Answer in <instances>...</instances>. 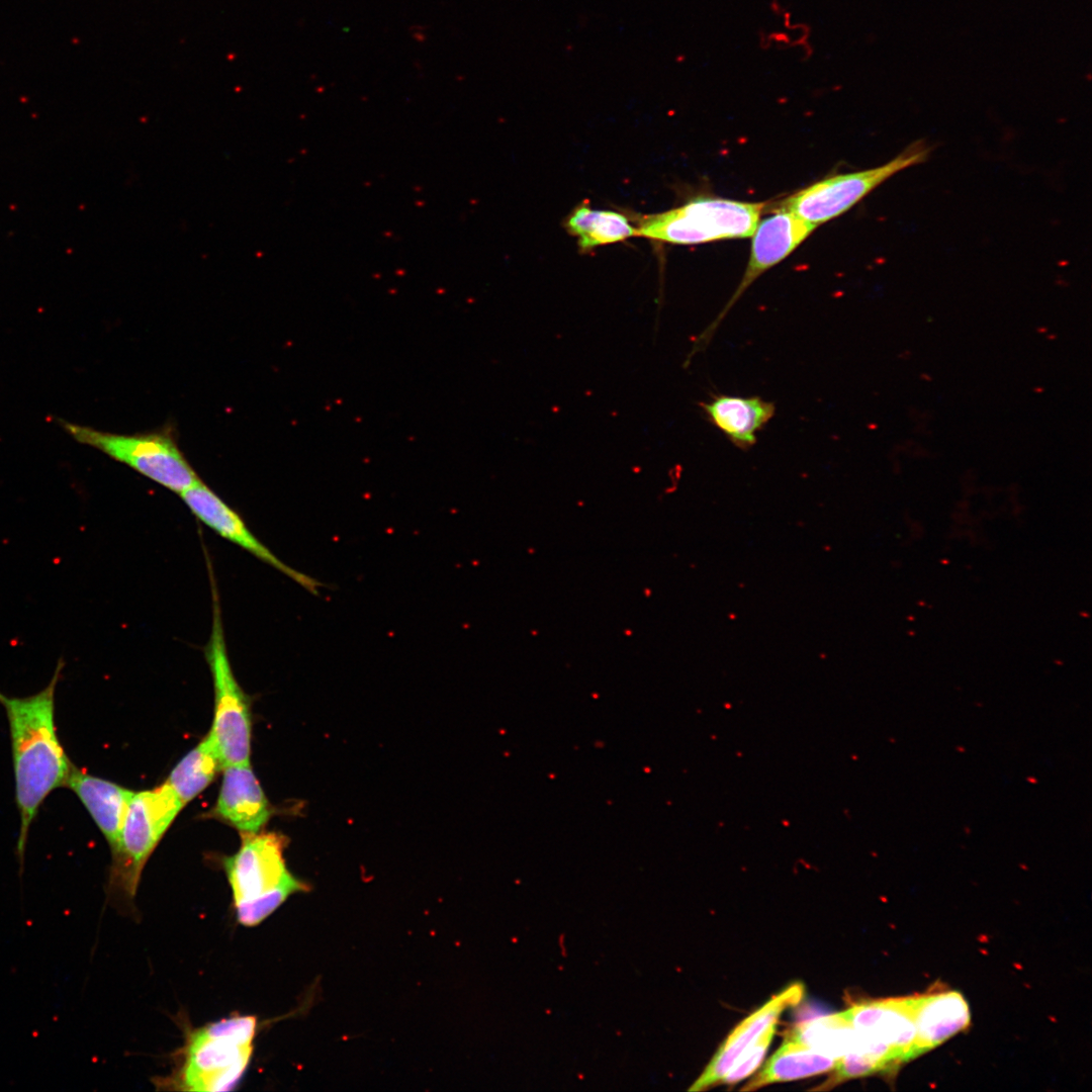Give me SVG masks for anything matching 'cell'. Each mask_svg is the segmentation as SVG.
<instances>
[{
    "instance_id": "cell-18",
    "label": "cell",
    "mask_w": 1092,
    "mask_h": 1092,
    "mask_svg": "<svg viewBox=\"0 0 1092 1092\" xmlns=\"http://www.w3.org/2000/svg\"><path fill=\"white\" fill-rule=\"evenodd\" d=\"M836 1060L802 1043L785 1039L762 1069L741 1088L752 1091L774 1083L812 1077L833 1069Z\"/></svg>"
},
{
    "instance_id": "cell-1",
    "label": "cell",
    "mask_w": 1092,
    "mask_h": 1092,
    "mask_svg": "<svg viewBox=\"0 0 1092 1092\" xmlns=\"http://www.w3.org/2000/svg\"><path fill=\"white\" fill-rule=\"evenodd\" d=\"M65 666L60 657L50 682L36 694L8 697L0 692L10 733L15 801L20 817L16 854L22 869L28 831L39 807L56 789L66 787L75 765L58 736L55 693Z\"/></svg>"
},
{
    "instance_id": "cell-9",
    "label": "cell",
    "mask_w": 1092,
    "mask_h": 1092,
    "mask_svg": "<svg viewBox=\"0 0 1092 1092\" xmlns=\"http://www.w3.org/2000/svg\"><path fill=\"white\" fill-rule=\"evenodd\" d=\"M817 226L793 212L776 209L774 214L757 223L752 234L749 260L743 276L730 299L707 328L699 334L684 362L705 351L725 316L748 287L765 271L779 264L795 251Z\"/></svg>"
},
{
    "instance_id": "cell-3",
    "label": "cell",
    "mask_w": 1092,
    "mask_h": 1092,
    "mask_svg": "<svg viewBox=\"0 0 1092 1092\" xmlns=\"http://www.w3.org/2000/svg\"><path fill=\"white\" fill-rule=\"evenodd\" d=\"M256 1032L253 1015H236L197 1028L187 1039L174 1084L179 1090L195 1092L233 1090L249 1067Z\"/></svg>"
},
{
    "instance_id": "cell-20",
    "label": "cell",
    "mask_w": 1092,
    "mask_h": 1092,
    "mask_svg": "<svg viewBox=\"0 0 1092 1092\" xmlns=\"http://www.w3.org/2000/svg\"><path fill=\"white\" fill-rule=\"evenodd\" d=\"M220 769L221 762L206 735L175 765L165 783L185 805L198 796Z\"/></svg>"
},
{
    "instance_id": "cell-8",
    "label": "cell",
    "mask_w": 1092,
    "mask_h": 1092,
    "mask_svg": "<svg viewBox=\"0 0 1092 1092\" xmlns=\"http://www.w3.org/2000/svg\"><path fill=\"white\" fill-rule=\"evenodd\" d=\"M183 806L166 783L133 793L112 851L111 883L127 897H134L148 857Z\"/></svg>"
},
{
    "instance_id": "cell-11",
    "label": "cell",
    "mask_w": 1092,
    "mask_h": 1092,
    "mask_svg": "<svg viewBox=\"0 0 1092 1092\" xmlns=\"http://www.w3.org/2000/svg\"><path fill=\"white\" fill-rule=\"evenodd\" d=\"M842 1012L856 1030L890 1048L901 1063L916 1058L912 996L863 1001Z\"/></svg>"
},
{
    "instance_id": "cell-5",
    "label": "cell",
    "mask_w": 1092,
    "mask_h": 1092,
    "mask_svg": "<svg viewBox=\"0 0 1092 1092\" xmlns=\"http://www.w3.org/2000/svg\"><path fill=\"white\" fill-rule=\"evenodd\" d=\"M58 424L77 442L103 452L174 492L181 493L201 480L169 431L124 435L65 420H58Z\"/></svg>"
},
{
    "instance_id": "cell-2",
    "label": "cell",
    "mask_w": 1092,
    "mask_h": 1092,
    "mask_svg": "<svg viewBox=\"0 0 1092 1092\" xmlns=\"http://www.w3.org/2000/svg\"><path fill=\"white\" fill-rule=\"evenodd\" d=\"M286 839L275 832L242 833V844L223 867L238 921L252 927L263 922L289 896L306 890L286 868Z\"/></svg>"
},
{
    "instance_id": "cell-10",
    "label": "cell",
    "mask_w": 1092,
    "mask_h": 1092,
    "mask_svg": "<svg viewBox=\"0 0 1092 1092\" xmlns=\"http://www.w3.org/2000/svg\"><path fill=\"white\" fill-rule=\"evenodd\" d=\"M191 513L221 537L239 545L260 560L283 572L313 595L325 584L304 573L298 572L277 558L254 534L239 514L228 506L203 481L180 493Z\"/></svg>"
},
{
    "instance_id": "cell-13",
    "label": "cell",
    "mask_w": 1092,
    "mask_h": 1092,
    "mask_svg": "<svg viewBox=\"0 0 1092 1092\" xmlns=\"http://www.w3.org/2000/svg\"><path fill=\"white\" fill-rule=\"evenodd\" d=\"M222 781L212 815L241 833H256L269 820L272 809L250 763L222 768Z\"/></svg>"
},
{
    "instance_id": "cell-21",
    "label": "cell",
    "mask_w": 1092,
    "mask_h": 1092,
    "mask_svg": "<svg viewBox=\"0 0 1092 1092\" xmlns=\"http://www.w3.org/2000/svg\"><path fill=\"white\" fill-rule=\"evenodd\" d=\"M901 1064L895 1053L884 1044L854 1051L836 1059L832 1074L817 1089H830L847 1080L891 1071Z\"/></svg>"
},
{
    "instance_id": "cell-15",
    "label": "cell",
    "mask_w": 1092,
    "mask_h": 1092,
    "mask_svg": "<svg viewBox=\"0 0 1092 1092\" xmlns=\"http://www.w3.org/2000/svg\"><path fill=\"white\" fill-rule=\"evenodd\" d=\"M916 1030V1057L963 1031L971 1022L968 1002L957 991L912 996Z\"/></svg>"
},
{
    "instance_id": "cell-22",
    "label": "cell",
    "mask_w": 1092,
    "mask_h": 1092,
    "mask_svg": "<svg viewBox=\"0 0 1092 1092\" xmlns=\"http://www.w3.org/2000/svg\"><path fill=\"white\" fill-rule=\"evenodd\" d=\"M776 1024L767 1026L757 1039L741 1054L720 1084H735L751 1075L760 1066L775 1035Z\"/></svg>"
},
{
    "instance_id": "cell-12",
    "label": "cell",
    "mask_w": 1092,
    "mask_h": 1092,
    "mask_svg": "<svg viewBox=\"0 0 1092 1092\" xmlns=\"http://www.w3.org/2000/svg\"><path fill=\"white\" fill-rule=\"evenodd\" d=\"M803 996V985L794 983L742 1020L728 1035L690 1090L701 1091L720 1084L741 1054L767 1026L777 1023L786 1009L800 1003Z\"/></svg>"
},
{
    "instance_id": "cell-19",
    "label": "cell",
    "mask_w": 1092,
    "mask_h": 1092,
    "mask_svg": "<svg viewBox=\"0 0 1092 1092\" xmlns=\"http://www.w3.org/2000/svg\"><path fill=\"white\" fill-rule=\"evenodd\" d=\"M564 226L568 234L577 238L582 252L637 237V229L626 215L613 210L595 209L588 201L574 207L565 218Z\"/></svg>"
},
{
    "instance_id": "cell-14",
    "label": "cell",
    "mask_w": 1092,
    "mask_h": 1092,
    "mask_svg": "<svg viewBox=\"0 0 1092 1092\" xmlns=\"http://www.w3.org/2000/svg\"><path fill=\"white\" fill-rule=\"evenodd\" d=\"M699 406L706 420L742 451L756 444L757 434L776 415L775 403L760 396L712 394Z\"/></svg>"
},
{
    "instance_id": "cell-4",
    "label": "cell",
    "mask_w": 1092,
    "mask_h": 1092,
    "mask_svg": "<svg viewBox=\"0 0 1092 1092\" xmlns=\"http://www.w3.org/2000/svg\"><path fill=\"white\" fill-rule=\"evenodd\" d=\"M765 202L700 197L666 211L637 218V237L675 245H697L751 237Z\"/></svg>"
},
{
    "instance_id": "cell-7",
    "label": "cell",
    "mask_w": 1092,
    "mask_h": 1092,
    "mask_svg": "<svg viewBox=\"0 0 1092 1092\" xmlns=\"http://www.w3.org/2000/svg\"><path fill=\"white\" fill-rule=\"evenodd\" d=\"M930 152L924 141H915L884 165L819 180L779 201L776 209L793 212L819 226L849 210L896 173L924 163Z\"/></svg>"
},
{
    "instance_id": "cell-17",
    "label": "cell",
    "mask_w": 1092,
    "mask_h": 1092,
    "mask_svg": "<svg viewBox=\"0 0 1092 1092\" xmlns=\"http://www.w3.org/2000/svg\"><path fill=\"white\" fill-rule=\"evenodd\" d=\"M786 1038L835 1060L848 1053L864 1050L874 1043L872 1038L855 1029L843 1012L801 1022L788 1033Z\"/></svg>"
},
{
    "instance_id": "cell-6",
    "label": "cell",
    "mask_w": 1092,
    "mask_h": 1092,
    "mask_svg": "<svg viewBox=\"0 0 1092 1092\" xmlns=\"http://www.w3.org/2000/svg\"><path fill=\"white\" fill-rule=\"evenodd\" d=\"M212 598V626L204 655L213 681L214 715L207 736L223 768L250 763L252 721L249 699L231 666L215 588Z\"/></svg>"
},
{
    "instance_id": "cell-16",
    "label": "cell",
    "mask_w": 1092,
    "mask_h": 1092,
    "mask_svg": "<svg viewBox=\"0 0 1092 1092\" xmlns=\"http://www.w3.org/2000/svg\"><path fill=\"white\" fill-rule=\"evenodd\" d=\"M66 787L80 799L113 851L133 792L87 774L77 766L70 775Z\"/></svg>"
}]
</instances>
